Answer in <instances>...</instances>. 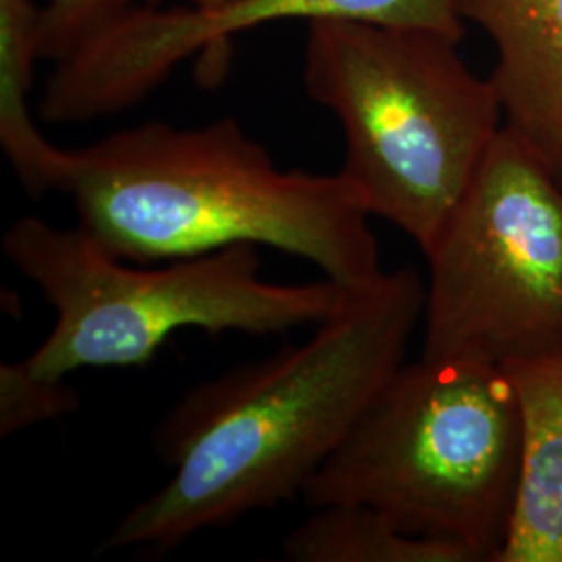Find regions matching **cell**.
Segmentation results:
<instances>
[{
	"label": "cell",
	"mask_w": 562,
	"mask_h": 562,
	"mask_svg": "<svg viewBox=\"0 0 562 562\" xmlns=\"http://www.w3.org/2000/svg\"><path fill=\"white\" fill-rule=\"evenodd\" d=\"M306 94L340 121L341 178L371 217L423 252L503 130V104L440 32L367 21L306 23Z\"/></svg>",
	"instance_id": "cell-3"
},
{
	"label": "cell",
	"mask_w": 562,
	"mask_h": 562,
	"mask_svg": "<svg viewBox=\"0 0 562 562\" xmlns=\"http://www.w3.org/2000/svg\"><path fill=\"white\" fill-rule=\"evenodd\" d=\"M492 38L506 127L562 181V0H454Z\"/></svg>",
	"instance_id": "cell-8"
},
{
	"label": "cell",
	"mask_w": 562,
	"mask_h": 562,
	"mask_svg": "<svg viewBox=\"0 0 562 562\" xmlns=\"http://www.w3.org/2000/svg\"><path fill=\"white\" fill-rule=\"evenodd\" d=\"M63 194L81 229L136 265L252 244L313 262L350 290L383 273L371 213L340 171L281 169L232 117L146 121L71 148Z\"/></svg>",
	"instance_id": "cell-2"
},
{
	"label": "cell",
	"mask_w": 562,
	"mask_h": 562,
	"mask_svg": "<svg viewBox=\"0 0 562 562\" xmlns=\"http://www.w3.org/2000/svg\"><path fill=\"white\" fill-rule=\"evenodd\" d=\"M292 562H483L464 543L411 536L361 504L313 508L283 540Z\"/></svg>",
	"instance_id": "cell-11"
},
{
	"label": "cell",
	"mask_w": 562,
	"mask_h": 562,
	"mask_svg": "<svg viewBox=\"0 0 562 562\" xmlns=\"http://www.w3.org/2000/svg\"><path fill=\"white\" fill-rule=\"evenodd\" d=\"M41 21L38 0H0V146L32 196L63 192L71 165V148L46 140L30 106Z\"/></svg>",
	"instance_id": "cell-10"
},
{
	"label": "cell",
	"mask_w": 562,
	"mask_h": 562,
	"mask_svg": "<svg viewBox=\"0 0 562 562\" xmlns=\"http://www.w3.org/2000/svg\"><path fill=\"white\" fill-rule=\"evenodd\" d=\"M350 20L419 27L462 41L454 0H217L176 7L132 4L76 46L42 92V120L76 125L123 113L155 92L183 60L213 50L248 30L280 21Z\"/></svg>",
	"instance_id": "cell-7"
},
{
	"label": "cell",
	"mask_w": 562,
	"mask_h": 562,
	"mask_svg": "<svg viewBox=\"0 0 562 562\" xmlns=\"http://www.w3.org/2000/svg\"><path fill=\"white\" fill-rule=\"evenodd\" d=\"M134 0H44L42 2V59L59 60L127 11Z\"/></svg>",
	"instance_id": "cell-13"
},
{
	"label": "cell",
	"mask_w": 562,
	"mask_h": 562,
	"mask_svg": "<svg viewBox=\"0 0 562 562\" xmlns=\"http://www.w3.org/2000/svg\"><path fill=\"white\" fill-rule=\"evenodd\" d=\"M423 308L425 281L413 267L383 271L350 290L304 344L188 390L155 431L171 477L113 527L99 552L165 554L302 496L404 362Z\"/></svg>",
	"instance_id": "cell-1"
},
{
	"label": "cell",
	"mask_w": 562,
	"mask_h": 562,
	"mask_svg": "<svg viewBox=\"0 0 562 562\" xmlns=\"http://www.w3.org/2000/svg\"><path fill=\"white\" fill-rule=\"evenodd\" d=\"M503 367L521 413V467L494 562H562V344Z\"/></svg>",
	"instance_id": "cell-9"
},
{
	"label": "cell",
	"mask_w": 562,
	"mask_h": 562,
	"mask_svg": "<svg viewBox=\"0 0 562 562\" xmlns=\"http://www.w3.org/2000/svg\"><path fill=\"white\" fill-rule=\"evenodd\" d=\"M423 255V359L506 364L562 344V181L506 125Z\"/></svg>",
	"instance_id": "cell-6"
},
{
	"label": "cell",
	"mask_w": 562,
	"mask_h": 562,
	"mask_svg": "<svg viewBox=\"0 0 562 562\" xmlns=\"http://www.w3.org/2000/svg\"><path fill=\"white\" fill-rule=\"evenodd\" d=\"M146 4H162L167 0H144ZM183 2H190V4H211V2H217V0H183Z\"/></svg>",
	"instance_id": "cell-14"
},
{
	"label": "cell",
	"mask_w": 562,
	"mask_h": 562,
	"mask_svg": "<svg viewBox=\"0 0 562 562\" xmlns=\"http://www.w3.org/2000/svg\"><path fill=\"white\" fill-rule=\"evenodd\" d=\"M0 244L57 315L23 362L59 380L81 369L142 367L180 329L278 336L319 325L350 292L327 278L265 280L252 244L146 269L111 255L80 225L57 227L34 215L11 223Z\"/></svg>",
	"instance_id": "cell-5"
},
{
	"label": "cell",
	"mask_w": 562,
	"mask_h": 562,
	"mask_svg": "<svg viewBox=\"0 0 562 562\" xmlns=\"http://www.w3.org/2000/svg\"><path fill=\"white\" fill-rule=\"evenodd\" d=\"M521 467V413L503 364L402 362L306 483L311 508L361 504L398 529L494 562Z\"/></svg>",
	"instance_id": "cell-4"
},
{
	"label": "cell",
	"mask_w": 562,
	"mask_h": 562,
	"mask_svg": "<svg viewBox=\"0 0 562 562\" xmlns=\"http://www.w3.org/2000/svg\"><path fill=\"white\" fill-rule=\"evenodd\" d=\"M80 406L67 378L34 373L25 362L0 364V436L9 438L41 423L57 422Z\"/></svg>",
	"instance_id": "cell-12"
}]
</instances>
